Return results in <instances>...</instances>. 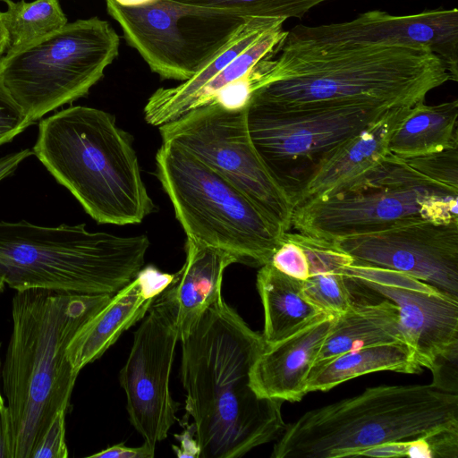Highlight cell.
Here are the masks:
<instances>
[{
	"label": "cell",
	"mask_w": 458,
	"mask_h": 458,
	"mask_svg": "<svg viewBox=\"0 0 458 458\" xmlns=\"http://www.w3.org/2000/svg\"><path fill=\"white\" fill-rule=\"evenodd\" d=\"M250 101L276 107L413 106L452 81L428 47L378 42H323L288 35L261 61Z\"/></svg>",
	"instance_id": "obj_1"
},
{
	"label": "cell",
	"mask_w": 458,
	"mask_h": 458,
	"mask_svg": "<svg viewBox=\"0 0 458 458\" xmlns=\"http://www.w3.org/2000/svg\"><path fill=\"white\" fill-rule=\"evenodd\" d=\"M185 409L199 458H237L276 440L284 401L259 396L250 373L266 344L225 301L207 309L181 340Z\"/></svg>",
	"instance_id": "obj_2"
},
{
	"label": "cell",
	"mask_w": 458,
	"mask_h": 458,
	"mask_svg": "<svg viewBox=\"0 0 458 458\" xmlns=\"http://www.w3.org/2000/svg\"><path fill=\"white\" fill-rule=\"evenodd\" d=\"M112 296L46 289L16 292L2 369L13 458H30L55 414L68 410L79 373L66 357L67 346Z\"/></svg>",
	"instance_id": "obj_3"
},
{
	"label": "cell",
	"mask_w": 458,
	"mask_h": 458,
	"mask_svg": "<svg viewBox=\"0 0 458 458\" xmlns=\"http://www.w3.org/2000/svg\"><path fill=\"white\" fill-rule=\"evenodd\" d=\"M32 152L98 223L139 224L155 208L131 140L109 113L75 106L42 119Z\"/></svg>",
	"instance_id": "obj_4"
},
{
	"label": "cell",
	"mask_w": 458,
	"mask_h": 458,
	"mask_svg": "<svg viewBox=\"0 0 458 458\" xmlns=\"http://www.w3.org/2000/svg\"><path fill=\"white\" fill-rule=\"evenodd\" d=\"M458 428V393L428 385L369 387L286 424L273 458L364 456L375 447Z\"/></svg>",
	"instance_id": "obj_5"
},
{
	"label": "cell",
	"mask_w": 458,
	"mask_h": 458,
	"mask_svg": "<svg viewBox=\"0 0 458 458\" xmlns=\"http://www.w3.org/2000/svg\"><path fill=\"white\" fill-rule=\"evenodd\" d=\"M148 246L146 234L89 232L85 224L0 221V278L16 292L114 295L142 268Z\"/></svg>",
	"instance_id": "obj_6"
},
{
	"label": "cell",
	"mask_w": 458,
	"mask_h": 458,
	"mask_svg": "<svg viewBox=\"0 0 458 458\" xmlns=\"http://www.w3.org/2000/svg\"><path fill=\"white\" fill-rule=\"evenodd\" d=\"M458 190L427 176L408 159L389 154L342 190L294 208L292 226L332 242L411 220L458 221Z\"/></svg>",
	"instance_id": "obj_7"
},
{
	"label": "cell",
	"mask_w": 458,
	"mask_h": 458,
	"mask_svg": "<svg viewBox=\"0 0 458 458\" xmlns=\"http://www.w3.org/2000/svg\"><path fill=\"white\" fill-rule=\"evenodd\" d=\"M156 174L187 238L263 266L284 232L242 191L184 149L164 143Z\"/></svg>",
	"instance_id": "obj_8"
},
{
	"label": "cell",
	"mask_w": 458,
	"mask_h": 458,
	"mask_svg": "<svg viewBox=\"0 0 458 458\" xmlns=\"http://www.w3.org/2000/svg\"><path fill=\"white\" fill-rule=\"evenodd\" d=\"M120 38L98 17L67 22L43 39L1 57L0 80L29 119L88 95L119 54Z\"/></svg>",
	"instance_id": "obj_9"
},
{
	"label": "cell",
	"mask_w": 458,
	"mask_h": 458,
	"mask_svg": "<svg viewBox=\"0 0 458 458\" xmlns=\"http://www.w3.org/2000/svg\"><path fill=\"white\" fill-rule=\"evenodd\" d=\"M392 109L365 105L286 108L249 101L246 114L258 154L293 199L334 149Z\"/></svg>",
	"instance_id": "obj_10"
},
{
	"label": "cell",
	"mask_w": 458,
	"mask_h": 458,
	"mask_svg": "<svg viewBox=\"0 0 458 458\" xmlns=\"http://www.w3.org/2000/svg\"><path fill=\"white\" fill-rule=\"evenodd\" d=\"M127 44L164 80L191 78L248 20L225 11L173 0L125 6L106 0Z\"/></svg>",
	"instance_id": "obj_11"
},
{
	"label": "cell",
	"mask_w": 458,
	"mask_h": 458,
	"mask_svg": "<svg viewBox=\"0 0 458 458\" xmlns=\"http://www.w3.org/2000/svg\"><path fill=\"white\" fill-rule=\"evenodd\" d=\"M162 142L189 152L219 173L287 233L293 201L258 154L249 133L246 107L215 102L158 127Z\"/></svg>",
	"instance_id": "obj_12"
},
{
	"label": "cell",
	"mask_w": 458,
	"mask_h": 458,
	"mask_svg": "<svg viewBox=\"0 0 458 458\" xmlns=\"http://www.w3.org/2000/svg\"><path fill=\"white\" fill-rule=\"evenodd\" d=\"M134 333L128 359L120 370L131 424L144 443L156 448L177 420L179 403L170 392V375L179 341L176 306L169 286L150 305Z\"/></svg>",
	"instance_id": "obj_13"
},
{
	"label": "cell",
	"mask_w": 458,
	"mask_h": 458,
	"mask_svg": "<svg viewBox=\"0 0 458 458\" xmlns=\"http://www.w3.org/2000/svg\"><path fill=\"white\" fill-rule=\"evenodd\" d=\"M348 281L395 304L404 342L418 363L433 372L458 358V296L410 275L352 260Z\"/></svg>",
	"instance_id": "obj_14"
},
{
	"label": "cell",
	"mask_w": 458,
	"mask_h": 458,
	"mask_svg": "<svg viewBox=\"0 0 458 458\" xmlns=\"http://www.w3.org/2000/svg\"><path fill=\"white\" fill-rule=\"evenodd\" d=\"M331 242L355 261L410 275L458 296V221L411 220Z\"/></svg>",
	"instance_id": "obj_15"
},
{
	"label": "cell",
	"mask_w": 458,
	"mask_h": 458,
	"mask_svg": "<svg viewBox=\"0 0 458 458\" xmlns=\"http://www.w3.org/2000/svg\"><path fill=\"white\" fill-rule=\"evenodd\" d=\"M288 35L323 42H378L427 47L443 60L452 81L458 80L456 8L426 10L407 15L372 10L348 21L318 26L296 25L288 30Z\"/></svg>",
	"instance_id": "obj_16"
},
{
	"label": "cell",
	"mask_w": 458,
	"mask_h": 458,
	"mask_svg": "<svg viewBox=\"0 0 458 458\" xmlns=\"http://www.w3.org/2000/svg\"><path fill=\"white\" fill-rule=\"evenodd\" d=\"M174 278L175 274L161 272L153 266L141 268L71 340L66 357L73 370L79 373L100 358L124 331L146 316L155 299Z\"/></svg>",
	"instance_id": "obj_17"
},
{
	"label": "cell",
	"mask_w": 458,
	"mask_h": 458,
	"mask_svg": "<svg viewBox=\"0 0 458 458\" xmlns=\"http://www.w3.org/2000/svg\"><path fill=\"white\" fill-rule=\"evenodd\" d=\"M335 316L321 311L286 337L266 344L250 373L253 390L262 397L301 401L309 394V375Z\"/></svg>",
	"instance_id": "obj_18"
},
{
	"label": "cell",
	"mask_w": 458,
	"mask_h": 458,
	"mask_svg": "<svg viewBox=\"0 0 458 458\" xmlns=\"http://www.w3.org/2000/svg\"><path fill=\"white\" fill-rule=\"evenodd\" d=\"M411 107L390 110L379 121L334 149L295 193L294 208L333 194L378 165L390 154V139Z\"/></svg>",
	"instance_id": "obj_19"
},
{
	"label": "cell",
	"mask_w": 458,
	"mask_h": 458,
	"mask_svg": "<svg viewBox=\"0 0 458 458\" xmlns=\"http://www.w3.org/2000/svg\"><path fill=\"white\" fill-rule=\"evenodd\" d=\"M186 259L169 285L177 311L179 341L192 330L211 305L221 301L223 275L231 264L240 262L233 254L187 238Z\"/></svg>",
	"instance_id": "obj_20"
},
{
	"label": "cell",
	"mask_w": 458,
	"mask_h": 458,
	"mask_svg": "<svg viewBox=\"0 0 458 458\" xmlns=\"http://www.w3.org/2000/svg\"><path fill=\"white\" fill-rule=\"evenodd\" d=\"M286 21L281 17H249L229 41L191 78L172 88H159L144 106L145 121L159 127L189 112L196 93L264 32Z\"/></svg>",
	"instance_id": "obj_21"
},
{
	"label": "cell",
	"mask_w": 458,
	"mask_h": 458,
	"mask_svg": "<svg viewBox=\"0 0 458 458\" xmlns=\"http://www.w3.org/2000/svg\"><path fill=\"white\" fill-rule=\"evenodd\" d=\"M390 342H404L395 304L387 299L378 302L356 301L335 316L313 366L352 350Z\"/></svg>",
	"instance_id": "obj_22"
},
{
	"label": "cell",
	"mask_w": 458,
	"mask_h": 458,
	"mask_svg": "<svg viewBox=\"0 0 458 458\" xmlns=\"http://www.w3.org/2000/svg\"><path fill=\"white\" fill-rule=\"evenodd\" d=\"M287 234L302 247L309 261L310 275L302 281L307 301L318 310L334 315L351 308L356 301L344 267L353 259L331 242L300 233Z\"/></svg>",
	"instance_id": "obj_23"
},
{
	"label": "cell",
	"mask_w": 458,
	"mask_h": 458,
	"mask_svg": "<svg viewBox=\"0 0 458 458\" xmlns=\"http://www.w3.org/2000/svg\"><path fill=\"white\" fill-rule=\"evenodd\" d=\"M411 347L404 342L373 344L344 352L310 369L307 390L327 391L357 377L395 371L415 374L421 371Z\"/></svg>",
	"instance_id": "obj_24"
},
{
	"label": "cell",
	"mask_w": 458,
	"mask_h": 458,
	"mask_svg": "<svg viewBox=\"0 0 458 458\" xmlns=\"http://www.w3.org/2000/svg\"><path fill=\"white\" fill-rule=\"evenodd\" d=\"M458 100L411 106L389 141L390 154L412 158L458 146Z\"/></svg>",
	"instance_id": "obj_25"
},
{
	"label": "cell",
	"mask_w": 458,
	"mask_h": 458,
	"mask_svg": "<svg viewBox=\"0 0 458 458\" xmlns=\"http://www.w3.org/2000/svg\"><path fill=\"white\" fill-rule=\"evenodd\" d=\"M257 289L264 310L266 344L286 337L321 312L305 298L301 280L282 273L270 262L259 270Z\"/></svg>",
	"instance_id": "obj_26"
},
{
	"label": "cell",
	"mask_w": 458,
	"mask_h": 458,
	"mask_svg": "<svg viewBox=\"0 0 458 458\" xmlns=\"http://www.w3.org/2000/svg\"><path fill=\"white\" fill-rule=\"evenodd\" d=\"M6 5L0 21L6 32L3 56L21 50L62 29L67 22L59 0H0Z\"/></svg>",
	"instance_id": "obj_27"
},
{
	"label": "cell",
	"mask_w": 458,
	"mask_h": 458,
	"mask_svg": "<svg viewBox=\"0 0 458 458\" xmlns=\"http://www.w3.org/2000/svg\"><path fill=\"white\" fill-rule=\"evenodd\" d=\"M193 6L216 9L242 17L301 19L309 11L328 0H173Z\"/></svg>",
	"instance_id": "obj_28"
},
{
	"label": "cell",
	"mask_w": 458,
	"mask_h": 458,
	"mask_svg": "<svg viewBox=\"0 0 458 458\" xmlns=\"http://www.w3.org/2000/svg\"><path fill=\"white\" fill-rule=\"evenodd\" d=\"M364 456L457 458L458 428L412 441L375 447L366 452Z\"/></svg>",
	"instance_id": "obj_29"
},
{
	"label": "cell",
	"mask_w": 458,
	"mask_h": 458,
	"mask_svg": "<svg viewBox=\"0 0 458 458\" xmlns=\"http://www.w3.org/2000/svg\"><path fill=\"white\" fill-rule=\"evenodd\" d=\"M407 159L427 176L458 190V146Z\"/></svg>",
	"instance_id": "obj_30"
},
{
	"label": "cell",
	"mask_w": 458,
	"mask_h": 458,
	"mask_svg": "<svg viewBox=\"0 0 458 458\" xmlns=\"http://www.w3.org/2000/svg\"><path fill=\"white\" fill-rule=\"evenodd\" d=\"M261 76L262 70L259 62L242 77L223 87L211 102L228 109L247 107L253 91L259 86Z\"/></svg>",
	"instance_id": "obj_31"
},
{
	"label": "cell",
	"mask_w": 458,
	"mask_h": 458,
	"mask_svg": "<svg viewBox=\"0 0 458 458\" xmlns=\"http://www.w3.org/2000/svg\"><path fill=\"white\" fill-rule=\"evenodd\" d=\"M282 273L301 281L310 275L309 261L302 247L284 233L270 261Z\"/></svg>",
	"instance_id": "obj_32"
},
{
	"label": "cell",
	"mask_w": 458,
	"mask_h": 458,
	"mask_svg": "<svg viewBox=\"0 0 458 458\" xmlns=\"http://www.w3.org/2000/svg\"><path fill=\"white\" fill-rule=\"evenodd\" d=\"M32 123L0 80V146L13 140Z\"/></svg>",
	"instance_id": "obj_33"
},
{
	"label": "cell",
	"mask_w": 458,
	"mask_h": 458,
	"mask_svg": "<svg viewBox=\"0 0 458 458\" xmlns=\"http://www.w3.org/2000/svg\"><path fill=\"white\" fill-rule=\"evenodd\" d=\"M65 410L58 411L36 445L30 458H67Z\"/></svg>",
	"instance_id": "obj_34"
},
{
	"label": "cell",
	"mask_w": 458,
	"mask_h": 458,
	"mask_svg": "<svg viewBox=\"0 0 458 458\" xmlns=\"http://www.w3.org/2000/svg\"><path fill=\"white\" fill-rule=\"evenodd\" d=\"M155 449L143 443L139 447H128L123 443L108 446L98 453L89 455L90 458H153Z\"/></svg>",
	"instance_id": "obj_35"
},
{
	"label": "cell",
	"mask_w": 458,
	"mask_h": 458,
	"mask_svg": "<svg viewBox=\"0 0 458 458\" xmlns=\"http://www.w3.org/2000/svg\"><path fill=\"white\" fill-rule=\"evenodd\" d=\"M181 446H174L178 457L199 458V446L195 437V428L193 423L190 425L182 434L174 436Z\"/></svg>",
	"instance_id": "obj_36"
},
{
	"label": "cell",
	"mask_w": 458,
	"mask_h": 458,
	"mask_svg": "<svg viewBox=\"0 0 458 458\" xmlns=\"http://www.w3.org/2000/svg\"><path fill=\"white\" fill-rule=\"evenodd\" d=\"M33 154L32 150L25 148L8 154L0 158V182L12 174L27 157Z\"/></svg>",
	"instance_id": "obj_37"
},
{
	"label": "cell",
	"mask_w": 458,
	"mask_h": 458,
	"mask_svg": "<svg viewBox=\"0 0 458 458\" xmlns=\"http://www.w3.org/2000/svg\"><path fill=\"white\" fill-rule=\"evenodd\" d=\"M0 458H13L10 421L6 407L0 411Z\"/></svg>",
	"instance_id": "obj_38"
},
{
	"label": "cell",
	"mask_w": 458,
	"mask_h": 458,
	"mask_svg": "<svg viewBox=\"0 0 458 458\" xmlns=\"http://www.w3.org/2000/svg\"><path fill=\"white\" fill-rule=\"evenodd\" d=\"M6 32L4 30V28L0 21V58L4 55L5 47H6Z\"/></svg>",
	"instance_id": "obj_39"
},
{
	"label": "cell",
	"mask_w": 458,
	"mask_h": 458,
	"mask_svg": "<svg viewBox=\"0 0 458 458\" xmlns=\"http://www.w3.org/2000/svg\"><path fill=\"white\" fill-rule=\"evenodd\" d=\"M121 5L134 6L149 3L153 0H114Z\"/></svg>",
	"instance_id": "obj_40"
},
{
	"label": "cell",
	"mask_w": 458,
	"mask_h": 458,
	"mask_svg": "<svg viewBox=\"0 0 458 458\" xmlns=\"http://www.w3.org/2000/svg\"><path fill=\"white\" fill-rule=\"evenodd\" d=\"M4 407V400L0 391V411L3 410Z\"/></svg>",
	"instance_id": "obj_41"
},
{
	"label": "cell",
	"mask_w": 458,
	"mask_h": 458,
	"mask_svg": "<svg viewBox=\"0 0 458 458\" xmlns=\"http://www.w3.org/2000/svg\"><path fill=\"white\" fill-rule=\"evenodd\" d=\"M4 281L0 278V294L3 293L4 289Z\"/></svg>",
	"instance_id": "obj_42"
},
{
	"label": "cell",
	"mask_w": 458,
	"mask_h": 458,
	"mask_svg": "<svg viewBox=\"0 0 458 458\" xmlns=\"http://www.w3.org/2000/svg\"><path fill=\"white\" fill-rule=\"evenodd\" d=\"M0 70H1V58H0Z\"/></svg>",
	"instance_id": "obj_43"
}]
</instances>
